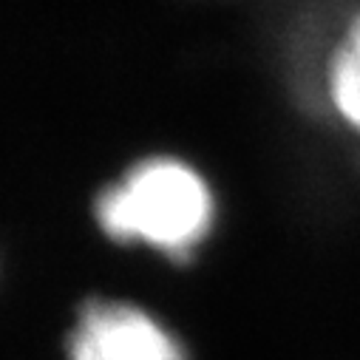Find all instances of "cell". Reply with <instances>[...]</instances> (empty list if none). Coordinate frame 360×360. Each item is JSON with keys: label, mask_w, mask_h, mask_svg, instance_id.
I'll return each instance as SVG.
<instances>
[{"label": "cell", "mask_w": 360, "mask_h": 360, "mask_svg": "<svg viewBox=\"0 0 360 360\" xmlns=\"http://www.w3.org/2000/svg\"><path fill=\"white\" fill-rule=\"evenodd\" d=\"M94 216L100 230L120 244L188 261L216 224V199L193 165L176 156H150L103 188Z\"/></svg>", "instance_id": "1"}, {"label": "cell", "mask_w": 360, "mask_h": 360, "mask_svg": "<svg viewBox=\"0 0 360 360\" xmlns=\"http://www.w3.org/2000/svg\"><path fill=\"white\" fill-rule=\"evenodd\" d=\"M68 360H188V349L148 309L94 298L74 321Z\"/></svg>", "instance_id": "2"}, {"label": "cell", "mask_w": 360, "mask_h": 360, "mask_svg": "<svg viewBox=\"0 0 360 360\" xmlns=\"http://www.w3.org/2000/svg\"><path fill=\"white\" fill-rule=\"evenodd\" d=\"M326 94L340 122L360 134V18L349 23L329 57Z\"/></svg>", "instance_id": "3"}]
</instances>
